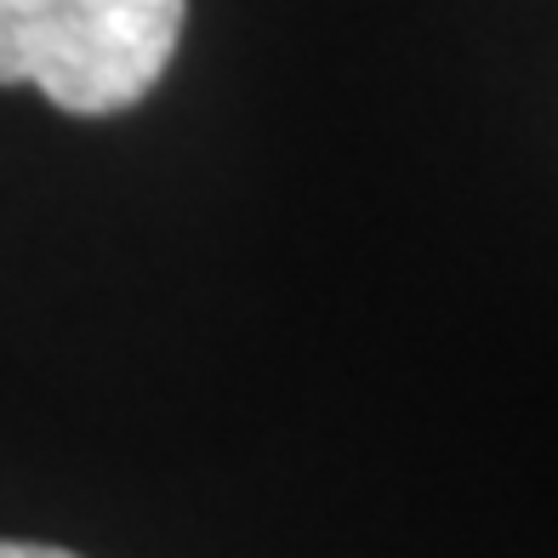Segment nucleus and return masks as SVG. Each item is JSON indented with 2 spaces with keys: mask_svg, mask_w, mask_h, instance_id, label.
<instances>
[{
  "mask_svg": "<svg viewBox=\"0 0 558 558\" xmlns=\"http://www.w3.org/2000/svg\"><path fill=\"white\" fill-rule=\"evenodd\" d=\"M189 0H0V86L63 114H120L160 86Z\"/></svg>",
  "mask_w": 558,
  "mask_h": 558,
  "instance_id": "f257e3e1",
  "label": "nucleus"
},
{
  "mask_svg": "<svg viewBox=\"0 0 558 558\" xmlns=\"http://www.w3.org/2000/svg\"><path fill=\"white\" fill-rule=\"evenodd\" d=\"M0 558H81L63 547H40V542H0Z\"/></svg>",
  "mask_w": 558,
  "mask_h": 558,
  "instance_id": "f03ea898",
  "label": "nucleus"
}]
</instances>
